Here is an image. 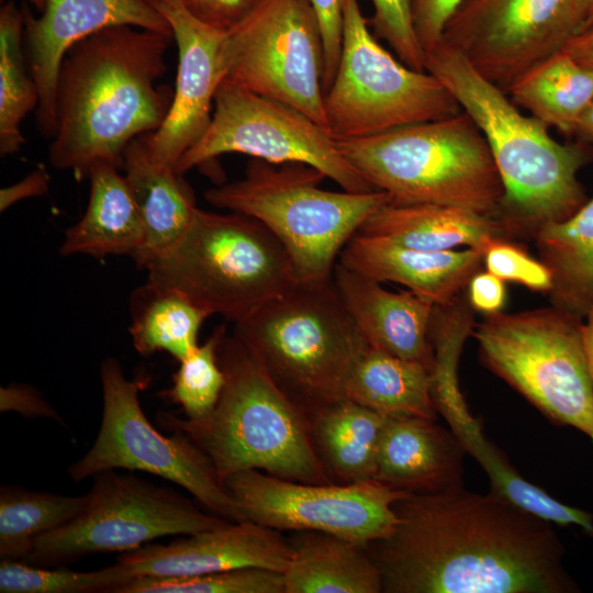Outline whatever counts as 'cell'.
<instances>
[{
  "instance_id": "cell-1",
  "label": "cell",
  "mask_w": 593,
  "mask_h": 593,
  "mask_svg": "<svg viewBox=\"0 0 593 593\" xmlns=\"http://www.w3.org/2000/svg\"><path fill=\"white\" fill-rule=\"evenodd\" d=\"M368 545L385 593H574L551 523L465 486L410 494Z\"/></svg>"
},
{
  "instance_id": "cell-2",
  "label": "cell",
  "mask_w": 593,
  "mask_h": 593,
  "mask_svg": "<svg viewBox=\"0 0 593 593\" xmlns=\"http://www.w3.org/2000/svg\"><path fill=\"white\" fill-rule=\"evenodd\" d=\"M172 37L119 25L102 29L65 54L55 90L48 160L88 177L98 163L123 166L127 145L165 121L174 91L158 85Z\"/></svg>"
},
{
  "instance_id": "cell-3",
  "label": "cell",
  "mask_w": 593,
  "mask_h": 593,
  "mask_svg": "<svg viewBox=\"0 0 593 593\" xmlns=\"http://www.w3.org/2000/svg\"><path fill=\"white\" fill-rule=\"evenodd\" d=\"M424 66L488 142L504 187L496 220L508 239L533 238L544 225L567 220L585 204L578 172L593 160L590 144L556 141L546 124L524 114L507 92L443 41L425 53Z\"/></svg>"
},
{
  "instance_id": "cell-4",
  "label": "cell",
  "mask_w": 593,
  "mask_h": 593,
  "mask_svg": "<svg viewBox=\"0 0 593 593\" xmlns=\"http://www.w3.org/2000/svg\"><path fill=\"white\" fill-rule=\"evenodd\" d=\"M219 360L225 385L212 413L190 419L159 412L158 425L187 435L208 456L221 483L244 470L328 483L313 446L307 414L234 334L223 337Z\"/></svg>"
},
{
  "instance_id": "cell-5",
  "label": "cell",
  "mask_w": 593,
  "mask_h": 593,
  "mask_svg": "<svg viewBox=\"0 0 593 593\" xmlns=\"http://www.w3.org/2000/svg\"><path fill=\"white\" fill-rule=\"evenodd\" d=\"M337 143L392 203L449 205L496 219L504 187L485 137L463 110Z\"/></svg>"
},
{
  "instance_id": "cell-6",
  "label": "cell",
  "mask_w": 593,
  "mask_h": 593,
  "mask_svg": "<svg viewBox=\"0 0 593 593\" xmlns=\"http://www.w3.org/2000/svg\"><path fill=\"white\" fill-rule=\"evenodd\" d=\"M233 334L307 416L346 399L350 373L368 347L332 277L298 282L234 324Z\"/></svg>"
},
{
  "instance_id": "cell-7",
  "label": "cell",
  "mask_w": 593,
  "mask_h": 593,
  "mask_svg": "<svg viewBox=\"0 0 593 593\" xmlns=\"http://www.w3.org/2000/svg\"><path fill=\"white\" fill-rule=\"evenodd\" d=\"M143 269L153 287L234 324L299 282L286 249L260 222L199 208L183 237Z\"/></svg>"
},
{
  "instance_id": "cell-8",
  "label": "cell",
  "mask_w": 593,
  "mask_h": 593,
  "mask_svg": "<svg viewBox=\"0 0 593 593\" xmlns=\"http://www.w3.org/2000/svg\"><path fill=\"white\" fill-rule=\"evenodd\" d=\"M304 164L253 159L243 178L205 191L219 209L260 222L286 249L299 282L329 279L339 255L367 219L391 201L382 190L331 191Z\"/></svg>"
},
{
  "instance_id": "cell-9",
  "label": "cell",
  "mask_w": 593,
  "mask_h": 593,
  "mask_svg": "<svg viewBox=\"0 0 593 593\" xmlns=\"http://www.w3.org/2000/svg\"><path fill=\"white\" fill-rule=\"evenodd\" d=\"M583 320L552 305L484 315L472 335L481 362L550 422L593 443V380L581 343Z\"/></svg>"
},
{
  "instance_id": "cell-10",
  "label": "cell",
  "mask_w": 593,
  "mask_h": 593,
  "mask_svg": "<svg viewBox=\"0 0 593 593\" xmlns=\"http://www.w3.org/2000/svg\"><path fill=\"white\" fill-rule=\"evenodd\" d=\"M324 108L327 130L337 141L462 111L435 76L406 66L378 42L358 0L343 1L342 52Z\"/></svg>"
},
{
  "instance_id": "cell-11",
  "label": "cell",
  "mask_w": 593,
  "mask_h": 593,
  "mask_svg": "<svg viewBox=\"0 0 593 593\" xmlns=\"http://www.w3.org/2000/svg\"><path fill=\"white\" fill-rule=\"evenodd\" d=\"M86 507L38 536L26 561L63 567L89 555L126 552L165 536L190 535L227 521L200 511L181 494L115 470L93 477Z\"/></svg>"
},
{
  "instance_id": "cell-12",
  "label": "cell",
  "mask_w": 593,
  "mask_h": 593,
  "mask_svg": "<svg viewBox=\"0 0 593 593\" xmlns=\"http://www.w3.org/2000/svg\"><path fill=\"white\" fill-rule=\"evenodd\" d=\"M100 378V429L90 449L68 468L72 481L107 470L144 471L182 486L220 517L244 521L208 456L183 433L165 436L150 424L141 406L142 383L127 380L118 359L101 362Z\"/></svg>"
},
{
  "instance_id": "cell-13",
  "label": "cell",
  "mask_w": 593,
  "mask_h": 593,
  "mask_svg": "<svg viewBox=\"0 0 593 593\" xmlns=\"http://www.w3.org/2000/svg\"><path fill=\"white\" fill-rule=\"evenodd\" d=\"M230 153L275 165H309L346 191L378 190L347 160L326 127L289 104L224 80L206 132L176 170L183 175Z\"/></svg>"
},
{
  "instance_id": "cell-14",
  "label": "cell",
  "mask_w": 593,
  "mask_h": 593,
  "mask_svg": "<svg viewBox=\"0 0 593 593\" xmlns=\"http://www.w3.org/2000/svg\"><path fill=\"white\" fill-rule=\"evenodd\" d=\"M289 104L327 128L324 46L309 0H261L227 34L225 79Z\"/></svg>"
},
{
  "instance_id": "cell-15",
  "label": "cell",
  "mask_w": 593,
  "mask_h": 593,
  "mask_svg": "<svg viewBox=\"0 0 593 593\" xmlns=\"http://www.w3.org/2000/svg\"><path fill=\"white\" fill-rule=\"evenodd\" d=\"M222 485L244 521L279 532L324 533L365 548L393 532L394 504L411 494L376 480L310 483L259 470L236 472Z\"/></svg>"
},
{
  "instance_id": "cell-16",
  "label": "cell",
  "mask_w": 593,
  "mask_h": 593,
  "mask_svg": "<svg viewBox=\"0 0 593 593\" xmlns=\"http://www.w3.org/2000/svg\"><path fill=\"white\" fill-rule=\"evenodd\" d=\"M582 21L583 0H463L441 41L507 92L581 34Z\"/></svg>"
},
{
  "instance_id": "cell-17",
  "label": "cell",
  "mask_w": 593,
  "mask_h": 593,
  "mask_svg": "<svg viewBox=\"0 0 593 593\" xmlns=\"http://www.w3.org/2000/svg\"><path fill=\"white\" fill-rule=\"evenodd\" d=\"M157 11L169 23L177 44V78L165 121L144 138L154 163L176 169L211 123L212 103L227 72L228 33L202 23L180 2L160 5Z\"/></svg>"
},
{
  "instance_id": "cell-18",
  "label": "cell",
  "mask_w": 593,
  "mask_h": 593,
  "mask_svg": "<svg viewBox=\"0 0 593 593\" xmlns=\"http://www.w3.org/2000/svg\"><path fill=\"white\" fill-rule=\"evenodd\" d=\"M29 68L38 90L36 125L55 133V90L61 60L82 38L110 26L131 25L172 37L167 20L145 0H46L37 18L24 7Z\"/></svg>"
},
{
  "instance_id": "cell-19",
  "label": "cell",
  "mask_w": 593,
  "mask_h": 593,
  "mask_svg": "<svg viewBox=\"0 0 593 593\" xmlns=\"http://www.w3.org/2000/svg\"><path fill=\"white\" fill-rule=\"evenodd\" d=\"M289 556L290 545L279 530L246 519L166 545L146 544L122 552L116 562L133 578H181L248 567L282 572Z\"/></svg>"
},
{
  "instance_id": "cell-20",
  "label": "cell",
  "mask_w": 593,
  "mask_h": 593,
  "mask_svg": "<svg viewBox=\"0 0 593 593\" xmlns=\"http://www.w3.org/2000/svg\"><path fill=\"white\" fill-rule=\"evenodd\" d=\"M338 261L381 283L402 284L435 305L448 304L466 292L470 279L484 268L480 249L423 250L359 232Z\"/></svg>"
},
{
  "instance_id": "cell-21",
  "label": "cell",
  "mask_w": 593,
  "mask_h": 593,
  "mask_svg": "<svg viewBox=\"0 0 593 593\" xmlns=\"http://www.w3.org/2000/svg\"><path fill=\"white\" fill-rule=\"evenodd\" d=\"M332 278L345 310L370 347L433 370L434 351L429 340L433 302L410 290H387L381 282L339 261Z\"/></svg>"
},
{
  "instance_id": "cell-22",
  "label": "cell",
  "mask_w": 593,
  "mask_h": 593,
  "mask_svg": "<svg viewBox=\"0 0 593 593\" xmlns=\"http://www.w3.org/2000/svg\"><path fill=\"white\" fill-rule=\"evenodd\" d=\"M466 455L456 434L434 418L389 417L378 445L373 480L411 494L462 488Z\"/></svg>"
},
{
  "instance_id": "cell-23",
  "label": "cell",
  "mask_w": 593,
  "mask_h": 593,
  "mask_svg": "<svg viewBox=\"0 0 593 593\" xmlns=\"http://www.w3.org/2000/svg\"><path fill=\"white\" fill-rule=\"evenodd\" d=\"M144 135L127 145L122 166L145 228L143 247L133 258L138 268L170 250L183 237L198 208L183 175L152 160Z\"/></svg>"
},
{
  "instance_id": "cell-24",
  "label": "cell",
  "mask_w": 593,
  "mask_h": 593,
  "mask_svg": "<svg viewBox=\"0 0 593 593\" xmlns=\"http://www.w3.org/2000/svg\"><path fill=\"white\" fill-rule=\"evenodd\" d=\"M119 169L110 163H98L89 170L88 205L82 217L65 232L63 256L134 258L142 249L144 223L131 187Z\"/></svg>"
},
{
  "instance_id": "cell-25",
  "label": "cell",
  "mask_w": 593,
  "mask_h": 593,
  "mask_svg": "<svg viewBox=\"0 0 593 593\" xmlns=\"http://www.w3.org/2000/svg\"><path fill=\"white\" fill-rule=\"evenodd\" d=\"M358 232L433 251L465 247L484 253L493 238H507L501 223L490 215L449 205L391 201L371 214Z\"/></svg>"
},
{
  "instance_id": "cell-26",
  "label": "cell",
  "mask_w": 593,
  "mask_h": 593,
  "mask_svg": "<svg viewBox=\"0 0 593 593\" xmlns=\"http://www.w3.org/2000/svg\"><path fill=\"white\" fill-rule=\"evenodd\" d=\"M436 410L459 438L467 454L471 455L488 474L489 492L551 524L578 526L588 535L593 534V515L560 502L523 478L500 448L485 437L463 398L439 402Z\"/></svg>"
},
{
  "instance_id": "cell-27",
  "label": "cell",
  "mask_w": 593,
  "mask_h": 593,
  "mask_svg": "<svg viewBox=\"0 0 593 593\" xmlns=\"http://www.w3.org/2000/svg\"><path fill=\"white\" fill-rule=\"evenodd\" d=\"M284 593H380L382 578L365 547L317 532L290 545Z\"/></svg>"
},
{
  "instance_id": "cell-28",
  "label": "cell",
  "mask_w": 593,
  "mask_h": 593,
  "mask_svg": "<svg viewBox=\"0 0 593 593\" xmlns=\"http://www.w3.org/2000/svg\"><path fill=\"white\" fill-rule=\"evenodd\" d=\"M533 239L552 276L550 305L583 320L593 307V197L569 219L540 227Z\"/></svg>"
},
{
  "instance_id": "cell-29",
  "label": "cell",
  "mask_w": 593,
  "mask_h": 593,
  "mask_svg": "<svg viewBox=\"0 0 593 593\" xmlns=\"http://www.w3.org/2000/svg\"><path fill=\"white\" fill-rule=\"evenodd\" d=\"M346 399L387 417L437 419L432 371L421 362L368 347L346 385Z\"/></svg>"
},
{
  "instance_id": "cell-30",
  "label": "cell",
  "mask_w": 593,
  "mask_h": 593,
  "mask_svg": "<svg viewBox=\"0 0 593 593\" xmlns=\"http://www.w3.org/2000/svg\"><path fill=\"white\" fill-rule=\"evenodd\" d=\"M507 94L548 127L574 136L580 116L593 100V70L560 51L518 78Z\"/></svg>"
},
{
  "instance_id": "cell-31",
  "label": "cell",
  "mask_w": 593,
  "mask_h": 593,
  "mask_svg": "<svg viewBox=\"0 0 593 593\" xmlns=\"http://www.w3.org/2000/svg\"><path fill=\"white\" fill-rule=\"evenodd\" d=\"M311 416L332 470L346 483L373 480L378 445L389 417L348 399Z\"/></svg>"
},
{
  "instance_id": "cell-32",
  "label": "cell",
  "mask_w": 593,
  "mask_h": 593,
  "mask_svg": "<svg viewBox=\"0 0 593 593\" xmlns=\"http://www.w3.org/2000/svg\"><path fill=\"white\" fill-rule=\"evenodd\" d=\"M130 334L142 356L166 351L179 362L200 345L199 333L210 315L181 294L148 282L131 296Z\"/></svg>"
},
{
  "instance_id": "cell-33",
  "label": "cell",
  "mask_w": 593,
  "mask_h": 593,
  "mask_svg": "<svg viewBox=\"0 0 593 593\" xmlns=\"http://www.w3.org/2000/svg\"><path fill=\"white\" fill-rule=\"evenodd\" d=\"M88 495L67 496L13 485L0 490V557L26 560L34 540L74 519Z\"/></svg>"
},
{
  "instance_id": "cell-34",
  "label": "cell",
  "mask_w": 593,
  "mask_h": 593,
  "mask_svg": "<svg viewBox=\"0 0 593 593\" xmlns=\"http://www.w3.org/2000/svg\"><path fill=\"white\" fill-rule=\"evenodd\" d=\"M23 10L13 1L0 9V154H16L24 144L21 123L38 105V90L22 53Z\"/></svg>"
},
{
  "instance_id": "cell-35",
  "label": "cell",
  "mask_w": 593,
  "mask_h": 593,
  "mask_svg": "<svg viewBox=\"0 0 593 593\" xmlns=\"http://www.w3.org/2000/svg\"><path fill=\"white\" fill-rule=\"evenodd\" d=\"M132 579L118 562L93 571L49 569L11 559L0 562L1 593H118Z\"/></svg>"
},
{
  "instance_id": "cell-36",
  "label": "cell",
  "mask_w": 593,
  "mask_h": 593,
  "mask_svg": "<svg viewBox=\"0 0 593 593\" xmlns=\"http://www.w3.org/2000/svg\"><path fill=\"white\" fill-rule=\"evenodd\" d=\"M226 334L221 325L186 359L180 361L172 387L164 395L179 404L190 419L208 416L215 409L225 385L219 347Z\"/></svg>"
},
{
  "instance_id": "cell-37",
  "label": "cell",
  "mask_w": 593,
  "mask_h": 593,
  "mask_svg": "<svg viewBox=\"0 0 593 593\" xmlns=\"http://www.w3.org/2000/svg\"><path fill=\"white\" fill-rule=\"evenodd\" d=\"M118 593H284L282 572L248 567L181 578L136 577Z\"/></svg>"
},
{
  "instance_id": "cell-38",
  "label": "cell",
  "mask_w": 593,
  "mask_h": 593,
  "mask_svg": "<svg viewBox=\"0 0 593 593\" xmlns=\"http://www.w3.org/2000/svg\"><path fill=\"white\" fill-rule=\"evenodd\" d=\"M373 15L369 24L406 66L426 71L423 51L412 19V0H371Z\"/></svg>"
},
{
  "instance_id": "cell-39",
  "label": "cell",
  "mask_w": 593,
  "mask_h": 593,
  "mask_svg": "<svg viewBox=\"0 0 593 593\" xmlns=\"http://www.w3.org/2000/svg\"><path fill=\"white\" fill-rule=\"evenodd\" d=\"M484 269L503 281L519 283L548 293L552 284L549 268L507 238H493L483 253Z\"/></svg>"
},
{
  "instance_id": "cell-40",
  "label": "cell",
  "mask_w": 593,
  "mask_h": 593,
  "mask_svg": "<svg viewBox=\"0 0 593 593\" xmlns=\"http://www.w3.org/2000/svg\"><path fill=\"white\" fill-rule=\"evenodd\" d=\"M317 15L324 46V94L337 70L343 42V1L309 0Z\"/></svg>"
},
{
  "instance_id": "cell-41",
  "label": "cell",
  "mask_w": 593,
  "mask_h": 593,
  "mask_svg": "<svg viewBox=\"0 0 593 593\" xmlns=\"http://www.w3.org/2000/svg\"><path fill=\"white\" fill-rule=\"evenodd\" d=\"M261 0H182L188 12L202 23L224 33L235 30Z\"/></svg>"
},
{
  "instance_id": "cell-42",
  "label": "cell",
  "mask_w": 593,
  "mask_h": 593,
  "mask_svg": "<svg viewBox=\"0 0 593 593\" xmlns=\"http://www.w3.org/2000/svg\"><path fill=\"white\" fill-rule=\"evenodd\" d=\"M463 0H412V19L417 40L426 53L443 37L446 25Z\"/></svg>"
},
{
  "instance_id": "cell-43",
  "label": "cell",
  "mask_w": 593,
  "mask_h": 593,
  "mask_svg": "<svg viewBox=\"0 0 593 593\" xmlns=\"http://www.w3.org/2000/svg\"><path fill=\"white\" fill-rule=\"evenodd\" d=\"M471 307L483 315L501 312L506 300L504 281L489 271H478L466 289Z\"/></svg>"
},
{
  "instance_id": "cell-44",
  "label": "cell",
  "mask_w": 593,
  "mask_h": 593,
  "mask_svg": "<svg viewBox=\"0 0 593 593\" xmlns=\"http://www.w3.org/2000/svg\"><path fill=\"white\" fill-rule=\"evenodd\" d=\"M1 411L14 410L26 416H46L59 419L53 407L32 388L12 384L0 390Z\"/></svg>"
},
{
  "instance_id": "cell-45",
  "label": "cell",
  "mask_w": 593,
  "mask_h": 593,
  "mask_svg": "<svg viewBox=\"0 0 593 593\" xmlns=\"http://www.w3.org/2000/svg\"><path fill=\"white\" fill-rule=\"evenodd\" d=\"M51 177L44 166L37 167L21 181L0 190V211L8 210L14 203L34 197H41L48 190Z\"/></svg>"
},
{
  "instance_id": "cell-46",
  "label": "cell",
  "mask_w": 593,
  "mask_h": 593,
  "mask_svg": "<svg viewBox=\"0 0 593 593\" xmlns=\"http://www.w3.org/2000/svg\"><path fill=\"white\" fill-rule=\"evenodd\" d=\"M562 52L580 65L593 70V27L573 37Z\"/></svg>"
},
{
  "instance_id": "cell-47",
  "label": "cell",
  "mask_w": 593,
  "mask_h": 593,
  "mask_svg": "<svg viewBox=\"0 0 593 593\" xmlns=\"http://www.w3.org/2000/svg\"><path fill=\"white\" fill-rule=\"evenodd\" d=\"M581 343L586 366L593 380V307L581 324Z\"/></svg>"
},
{
  "instance_id": "cell-48",
  "label": "cell",
  "mask_w": 593,
  "mask_h": 593,
  "mask_svg": "<svg viewBox=\"0 0 593 593\" xmlns=\"http://www.w3.org/2000/svg\"><path fill=\"white\" fill-rule=\"evenodd\" d=\"M574 136L578 141L593 145V100L580 116Z\"/></svg>"
},
{
  "instance_id": "cell-49",
  "label": "cell",
  "mask_w": 593,
  "mask_h": 593,
  "mask_svg": "<svg viewBox=\"0 0 593 593\" xmlns=\"http://www.w3.org/2000/svg\"><path fill=\"white\" fill-rule=\"evenodd\" d=\"M593 27V0H583L582 32Z\"/></svg>"
},
{
  "instance_id": "cell-50",
  "label": "cell",
  "mask_w": 593,
  "mask_h": 593,
  "mask_svg": "<svg viewBox=\"0 0 593 593\" xmlns=\"http://www.w3.org/2000/svg\"><path fill=\"white\" fill-rule=\"evenodd\" d=\"M145 1L157 10V8L160 5L168 4V3H179V2L181 3L182 0H145Z\"/></svg>"
},
{
  "instance_id": "cell-51",
  "label": "cell",
  "mask_w": 593,
  "mask_h": 593,
  "mask_svg": "<svg viewBox=\"0 0 593 593\" xmlns=\"http://www.w3.org/2000/svg\"><path fill=\"white\" fill-rule=\"evenodd\" d=\"M31 4L40 12L45 9L46 0H30Z\"/></svg>"
},
{
  "instance_id": "cell-52",
  "label": "cell",
  "mask_w": 593,
  "mask_h": 593,
  "mask_svg": "<svg viewBox=\"0 0 593 593\" xmlns=\"http://www.w3.org/2000/svg\"><path fill=\"white\" fill-rule=\"evenodd\" d=\"M592 537H593V534H592Z\"/></svg>"
}]
</instances>
